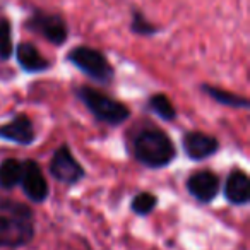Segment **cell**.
<instances>
[{"mask_svg": "<svg viewBox=\"0 0 250 250\" xmlns=\"http://www.w3.org/2000/svg\"><path fill=\"white\" fill-rule=\"evenodd\" d=\"M69 60L77 67L79 70H83L86 76H89L91 79L98 81V83H110L113 77V69H111L110 62L106 60V57L101 52L89 46H77L70 52Z\"/></svg>", "mask_w": 250, "mask_h": 250, "instance_id": "3957f363", "label": "cell"}, {"mask_svg": "<svg viewBox=\"0 0 250 250\" xmlns=\"http://www.w3.org/2000/svg\"><path fill=\"white\" fill-rule=\"evenodd\" d=\"M35 238V221L0 214V249H22Z\"/></svg>", "mask_w": 250, "mask_h": 250, "instance_id": "277c9868", "label": "cell"}, {"mask_svg": "<svg viewBox=\"0 0 250 250\" xmlns=\"http://www.w3.org/2000/svg\"><path fill=\"white\" fill-rule=\"evenodd\" d=\"M225 197L229 204L243 206L250 201V180L242 170H235L228 175L225 184Z\"/></svg>", "mask_w": 250, "mask_h": 250, "instance_id": "8fae6325", "label": "cell"}, {"mask_svg": "<svg viewBox=\"0 0 250 250\" xmlns=\"http://www.w3.org/2000/svg\"><path fill=\"white\" fill-rule=\"evenodd\" d=\"M50 173L55 180L62 182V184L74 185L79 180H83L86 171L79 165V161L70 154V151L63 146L53 154L52 163H50Z\"/></svg>", "mask_w": 250, "mask_h": 250, "instance_id": "5b68a950", "label": "cell"}, {"mask_svg": "<svg viewBox=\"0 0 250 250\" xmlns=\"http://www.w3.org/2000/svg\"><path fill=\"white\" fill-rule=\"evenodd\" d=\"M187 190L195 201L209 204L216 199L219 192V178L212 171H195L187 180Z\"/></svg>", "mask_w": 250, "mask_h": 250, "instance_id": "ba28073f", "label": "cell"}, {"mask_svg": "<svg viewBox=\"0 0 250 250\" xmlns=\"http://www.w3.org/2000/svg\"><path fill=\"white\" fill-rule=\"evenodd\" d=\"M14 53L12 45V31L7 21H0V59L7 60Z\"/></svg>", "mask_w": 250, "mask_h": 250, "instance_id": "ac0fdd59", "label": "cell"}, {"mask_svg": "<svg viewBox=\"0 0 250 250\" xmlns=\"http://www.w3.org/2000/svg\"><path fill=\"white\" fill-rule=\"evenodd\" d=\"M16 55H18V62L21 63V67L28 72H40V70L48 69L50 65L31 43H21L16 50Z\"/></svg>", "mask_w": 250, "mask_h": 250, "instance_id": "7c38bea8", "label": "cell"}, {"mask_svg": "<svg viewBox=\"0 0 250 250\" xmlns=\"http://www.w3.org/2000/svg\"><path fill=\"white\" fill-rule=\"evenodd\" d=\"M158 206V197L149 192H141L130 202V208L137 216H147L154 211V208Z\"/></svg>", "mask_w": 250, "mask_h": 250, "instance_id": "2e32d148", "label": "cell"}, {"mask_svg": "<svg viewBox=\"0 0 250 250\" xmlns=\"http://www.w3.org/2000/svg\"><path fill=\"white\" fill-rule=\"evenodd\" d=\"M0 137L5 141L28 146L35 141V127L33 122L26 115H18L14 120H11L7 125L0 127Z\"/></svg>", "mask_w": 250, "mask_h": 250, "instance_id": "30bf717a", "label": "cell"}, {"mask_svg": "<svg viewBox=\"0 0 250 250\" xmlns=\"http://www.w3.org/2000/svg\"><path fill=\"white\" fill-rule=\"evenodd\" d=\"M29 29L45 36L53 45H62L67 40V26L63 19L57 14H46L43 11L35 12L33 19L29 21Z\"/></svg>", "mask_w": 250, "mask_h": 250, "instance_id": "52a82bcc", "label": "cell"}, {"mask_svg": "<svg viewBox=\"0 0 250 250\" xmlns=\"http://www.w3.org/2000/svg\"><path fill=\"white\" fill-rule=\"evenodd\" d=\"M0 211H2V214H7V216L33 219V211H31L29 206L21 204V202H16V201H11V199H4V201H0Z\"/></svg>", "mask_w": 250, "mask_h": 250, "instance_id": "e0dca14e", "label": "cell"}, {"mask_svg": "<svg viewBox=\"0 0 250 250\" xmlns=\"http://www.w3.org/2000/svg\"><path fill=\"white\" fill-rule=\"evenodd\" d=\"M136 158L149 168H163L175 158V146L171 139L158 129L143 130L134 143Z\"/></svg>", "mask_w": 250, "mask_h": 250, "instance_id": "6da1fadb", "label": "cell"}, {"mask_svg": "<svg viewBox=\"0 0 250 250\" xmlns=\"http://www.w3.org/2000/svg\"><path fill=\"white\" fill-rule=\"evenodd\" d=\"M22 177V163L14 158H9L0 163V188L11 190L18 187Z\"/></svg>", "mask_w": 250, "mask_h": 250, "instance_id": "4fadbf2b", "label": "cell"}, {"mask_svg": "<svg viewBox=\"0 0 250 250\" xmlns=\"http://www.w3.org/2000/svg\"><path fill=\"white\" fill-rule=\"evenodd\" d=\"M19 185L24 190L26 197L35 204H42L48 197V182L43 177L42 168L33 160L22 163V177Z\"/></svg>", "mask_w": 250, "mask_h": 250, "instance_id": "8992f818", "label": "cell"}, {"mask_svg": "<svg viewBox=\"0 0 250 250\" xmlns=\"http://www.w3.org/2000/svg\"><path fill=\"white\" fill-rule=\"evenodd\" d=\"M219 143L216 137L204 132H188L184 137V149L192 160H206L218 151Z\"/></svg>", "mask_w": 250, "mask_h": 250, "instance_id": "9c48e42d", "label": "cell"}, {"mask_svg": "<svg viewBox=\"0 0 250 250\" xmlns=\"http://www.w3.org/2000/svg\"><path fill=\"white\" fill-rule=\"evenodd\" d=\"M149 108H151V111H154V113L163 118V120H173V118L177 117L173 103H171V101L168 100V96H165V94H154V96H151Z\"/></svg>", "mask_w": 250, "mask_h": 250, "instance_id": "9a60e30c", "label": "cell"}, {"mask_svg": "<svg viewBox=\"0 0 250 250\" xmlns=\"http://www.w3.org/2000/svg\"><path fill=\"white\" fill-rule=\"evenodd\" d=\"M202 89L208 93V96L214 98L218 103L228 104V106H233V108H249V100H245V98H240L238 94L228 93V91H223V89L211 87V86H204Z\"/></svg>", "mask_w": 250, "mask_h": 250, "instance_id": "5bb4252c", "label": "cell"}, {"mask_svg": "<svg viewBox=\"0 0 250 250\" xmlns=\"http://www.w3.org/2000/svg\"><path fill=\"white\" fill-rule=\"evenodd\" d=\"M132 29L136 33H141V35H149V33L154 31L153 24H149V22L144 21V16L139 14L137 12L136 16H134V22H132Z\"/></svg>", "mask_w": 250, "mask_h": 250, "instance_id": "d6986e66", "label": "cell"}, {"mask_svg": "<svg viewBox=\"0 0 250 250\" xmlns=\"http://www.w3.org/2000/svg\"><path fill=\"white\" fill-rule=\"evenodd\" d=\"M77 96L81 98L84 104L87 106V110L101 122H106L110 125H118L122 122H125L129 118L130 111L124 103L113 100V98L106 96V94L100 93L98 89L93 87H79L77 89Z\"/></svg>", "mask_w": 250, "mask_h": 250, "instance_id": "7a4b0ae2", "label": "cell"}]
</instances>
